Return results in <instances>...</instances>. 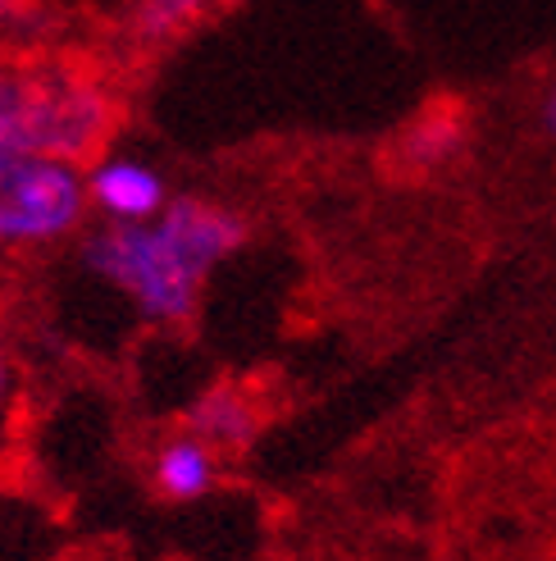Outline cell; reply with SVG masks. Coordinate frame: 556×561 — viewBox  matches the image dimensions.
I'll return each instance as SVG.
<instances>
[{"label":"cell","instance_id":"8","mask_svg":"<svg viewBox=\"0 0 556 561\" xmlns=\"http://www.w3.org/2000/svg\"><path fill=\"white\" fill-rule=\"evenodd\" d=\"M210 5L215 0H132L128 27L142 46H164V42L183 37L197 19H206Z\"/></svg>","mask_w":556,"mask_h":561},{"label":"cell","instance_id":"5","mask_svg":"<svg viewBox=\"0 0 556 561\" xmlns=\"http://www.w3.org/2000/svg\"><path fill=\"white\" fill-rule=\"evenodd\" d=\"M183 425L192 438H201L206 447H215V453H242V447H252L260 434V411L242 388L210 383L183 411Z\"/></svg>","mask_w":556,"mask_h":561},{"label":"cell","instance_id":"1","mask_svg":"<svg viewBox=\"0 0 556 561\" xmlns=\"http://www.w3.org/2000/svg\"><path fill=\"white\" fill-rule=\"evenodd\" d=\"M246 242V219L206 196H170L151 224H105L78 247L92 278L132 301L151 324H183L201 284Z\"/></svg>","mask_w":556,"mask_h":561},{"label":"cell","instance_id":"6","mask_svg":"<svg viewBox=\"0 0 556 561\" xmlns=\"http://www.w3.org/2000/svg\"><path fill=\"white\" fill-rule=\"evenodd\" d=\"M151 489L164 502H201L219 489V453L187 430L151 453Z\"/></svg>","mask_w":556,"mask_h":561},{"label":"cell","instance_id":"12","mask_svg":"<svg viewBox=\"0 0 556 561\" xmlns=\"http://www.w3.org/2000/svg\"><path fill=\"white\" fill-rule=\"evenodd\" d=\"M65 561H82V557H65Z\"/></svg>","mask_w":556,"mask_h":561},{"label":"cell","instance_id":"9","mask_svg":"<svg viewBox=\"0 0 556 561\" xmlns=\"http://www.w3.org/2000/svg\"><path fill=\"white\" fill-rule=\"evenodd\" d=\"M37 27V5L33 0H0V42H23Z\"/></svg>","mask_w":556,"mask_h":561},{"label":"cell","instance_id":"11","mask_svg":"<svg viewBox=\"0 0 556 561\" xmlns=\"http://www.w3.org/2000/svg\"><path fill=\"white\" fill-rule=\"evenodd\" d=\"M543 128L556 137V78H552V88H547V96H543Z\"/></svg>","mask_w":556,"mask_h":561},{"label":"cell","instance_id":"7","mask_svg":"<svg viewBox=\"0 0 556 561\" xmlns=\"http://www.w3.org/2000/svg\"><path fill=\"white\" fill-rule=\"evenodd\" d=\"M461 147H465V115L452 105L429 110V115L402 137V156L415 170H438V164H448Z\"/></svg>","mask_w":556,"mask_h":561},{"label":"cell","instance_id":"2","mask_svg":"<svg viewBox=\"0 0 556 561\" xmlns=\"http://www.w3.org/2000/svg\"><path fill=\"white\" fill-rule=\"evenodd\" d=\"M119 101L69 60H0V156L88 164L109 151Z\"/></svg>","mask_w":556,"mask_h":561},{"label":"cell","instance_id":"3","mask_svg":"<svg viewBox=\"0 0 556 561\" xmlns=\"http://www.w3.org/2000/svg\"><path fill=\"white\" fill-rule=\"evenodd\" d=\"M88 224L82 170L46 156H0V256L50 251Z\"/></svg>","mask_w":556,"mask_h":561},{"label":"cell","instance_id":"10","mask_svg":"<svg viewBox=\"0 0 556 561\" xmlns=\"http://www.w3.org/2000/svg\"><path fill=\"white\" fill-rule=\"evenodd\" d=\"M14 392H19L14 360H10L5 347H0V430H5V420H10V411H14Z\"/></svg>","mask_w":556,"mask_h":561},{"label":"cell","instance_id":"4","mask_svg":"<svg viewBox=\"0 0 556 561\" xmlns=\"http://www.w3.org/2000/svg\"><path fill=\"white\" fill-rule=\"evenodd\" d=\"M82 187H88V210L105 224H151L170 206V183L142 156L101 151L82 164Z\"/></svg>","mask_w":556,"mask_h":561}]
</instances>
